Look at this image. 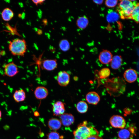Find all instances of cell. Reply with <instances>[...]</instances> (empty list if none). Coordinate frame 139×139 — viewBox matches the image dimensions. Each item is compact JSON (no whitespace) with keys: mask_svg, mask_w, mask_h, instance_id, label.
Wrapping results in <instances>:
<instances>
[{"mask_svg":"<svg viewBox=\"0 0 139 139\" xmlns=\"http://www.w3.org/2000/svg\"><path fill=\"white\" fill-rule=\"evenodd\" d=\"M136 3L130 0L120 1L117 11L121 19H131V14Z\"/></svg>","mask_w":139,"mask_h":139,"instance_id":"cell-3","label":"cell"},{"mask_svg":"<svg viewBox=\"0 0 139 139\" xmlns=\"http://www.w3.org/2000/svg\"><path fill=\"white\" fill-rule=\"evenodd\" d=\"M34 93L37 99L42 100L47 97L48 94V89L45 87L39 86L36 88Z\"/></svg>","mask_w":139,"mask_h":139,"instance_id":"cell-13","label":"cell"},{"mask_svg":"<svg viewBox=\"0 0 139 139\" xmlns=\"http://www.w3.org/2000/svg\"><path fill=\"white\" fill-rule=\"evenodd\" d=\"M110 74V71L108 68H104L101 69L98 72L99 78L101 79H105L108 77Z\"/></svg>","mask_w":139,"mask_h":139,"instance_id":"cell-23","label":"cell"},{"mask_svg":"<svg viewBox=\"0 0 139 139\" xmlns=\"http://www.w3.org/2000/svg\"><path fill=\"white\" fill-rule=\"evenodd\" d=\"M8 48L12 55L24 56L27 51V43L24 39H15L9 41Z\"/></svg>","mask_w":139,"mask_h":139,"instance_id":"cell-2","label":"cell"},{"mask_svg":"<svg viewBox=\"0 0 139 139\" xmlns=\"http://www.w3.org/2000/svg\"><path fill=\"white\" fill-rule=\"evenodd\" d=\"M132 133L129 129L123 128L119 131L118 135L119 138L121 139H128L132 137Z\"/></svg>","mask_w":139,"mask_h":139,"instance_id":"cell-21","label":"cell"},{"mask_svg":"<svg viewBox=\"0 0 139 139\" xmlns=\"http://www.w3.org/2000/svg\"><path fill=\"white\" fill-rule=\"evenodd\" d=\"M52 108L53 115L56 116H60L65 111L64 103L60 101L54 103Z\"/></svg>","mask_w":139,"mask_h":139,"instance_id":"cell-9","label":"cell"},{"mask_svg":"<svg viewBox=\"0 0 139 139\" xmlns=\"http://www.w3.org/2000/svg\"><path fill=\"white\" fill-rule=\"evenodd\" d=\"M45 0H32L33 3L37 6H38V4H43Z\"/></svg>","mask_w":139,"mask_h":139,"instance_id":"cell-27","label":"cell"},{"mask_svg":"<svg viewBox=\"0 0 139 139\" xmlns=\"http://www.w3.org/2000/svg\"><path fill=\"white\" fill-rule=\"evenodd\" d=\"M123 77L126 81L128 83H132L137 80L138 74L135 70L129 68L125 71L123 74Z\"/></svg>","mask_w":139,"mask_h":139,"instance_id":"cell-7","label":"cell"},{"mask_svg":"<svg viewBox=\"0 0 139 139\" xmlns=\"http://www.w3.org/2000/svg\"><path fill=\"white\" fill-rule=\"evenodd\" d=\"M123 59L121 56L115 55L113 57L110 63V66L113 69L117 70L121 67Z\"/></svg>","mask_w":139,"mask_h":139,"instance_id":"cell-14","label":"cell"},{"mask_svg":"<svg viewBox=\"0 0 139 139\" xmlns=\"http://www.w3.org/2000/svg\"><path fill=\"white\" fill-rule=\"evenodd\" d=\"M60 120L62 124L64 126L68 127L74 123L75 119L71 114L64 113L60 116Z\"/></svg>","mask_w":139,"mask_h":139,"instance_id":"cell-10","label":"cell"},{"mask_svg":"<svg viewBox=\"0 0 139 139\" xmlns=\"http://www.w3.org/2000/svg\"><path fill=\"white\" fill-rule=\"evenodd\" d=\"M47 139H62L63 136H60L59 134L55 131H53L49 133L47 135Z\"/></svg>","mask_w":139,"mask_h":139,"instance_id":"cell-25","label":"cell"},{"mask_svg":"<svg viewBox=\"0 0 139 139\" xmlns=\"http://www.w3.org/2000/svg\"><path fill=\"white\" fill-rule=\"evenodd\" d=\"M59 46L60 49L63 51H67L70 48V45L69 41L66 39L61 40L59 42Z\"/></svg>","mask_w":139,"mask_h":139,"instance_id":"cell-22","label":"cell"},{"mask_svg":"<svg viewBox=\"0 0 139 139\" xmlns=\"http://www.w3.org/2000/svg\"><path fill=\"white\" fill-rule=\"evenodd\" d=\"M13 97L15 101L16 102H22L24 101L25 99V93L23 89L16 90L14 92Z\"/></svg>","mask_w":139,"mask_h":139,"instance_id":"cell-16","label":"cell"},{"mask_svg":"<svg viewBox=\"0 0 139 139\" xmlns=\"http://www.w3.org/2000/svg\"><path fill=\"white\" fill-rule=\"evenodd\" d=\"M42 67L48 71L55 70L57 67V63L56 59L44 60L42 61Z\"/></svg>","mask_w":139,"mask_h":139,"instance_id":"cell-11","label":"cell"},{"mask_svg":"<svg viewBox=\"0 0 139 139\" xmlns=\"http://www.w3.org/2000/svg\"><path fill=\"white\" fill-rule=\"evenodd\" d=\"M70 79L69 74L65 71L59 72L58 73L57 78L58 84L62 86H67L70 82Z\"/></svg>","mask_w":139,"mask_h":139,"instance_id":"cell-6","label":"cell"},{"mask_svg":"<svg viewBox=\"0 0 139 139\" xmlns=\"http://www.w3.org/2000/svg\"><path fill=\"white\" fill-rule=\"evenodd\" d=\"M89 22L88 18L86 16H84L79 17L77 19L76 24L79 28L83 29L87 26Z\"/></svg>","mask_w":139,"mask_h":139,"instance_id":"cell-17","label":"cell"},{"mask_svg":"<svg viewBox=\"0 0 139 139\" xmlns=\"http://www.w3.org/2000/svg\"><path fill=\"white\" fill-rule=\"evenodd\" d=\"M2 17L3 20L5 21H10L14 16V14L11 10L8 8L4 9L3 11Z\"/></svg>","mask_w":139,"mask_h":139,"instance_id":"cell-18","label":"cell"},{"mask_svg":"<svg viewBox=\"0 0 139 139\" xmlns=\"http://www.w3.org/2000/svg\"><path fill=\"white\" fill-rule=\"evenodd\" d=\"M1 115H2L1 112V111L0 110V119H1Z\"/></svg>","mask_w":139,"mask_h":139,"instance_id":"cell-30","label":"cell"},{"mask_svg":"<svg viewBox=\"0 0 139 139\" xmlns=\"http://www.w3.org/2000/svg\"><path fill=\"white\" fill-rule=\"evenodd\" d=\"M113 57L111 52L107 50H103L99 55V59L100 62L103 64L110 63Z\"/></svg>","mask_w":139,"mask_h":139,"instance_id":"cell-8","label":"cell"},{"mask_svg":"<svg viewBox=\"0 0 139 139\" xmlns=\"http://www.w3.org/2000/svg\"><path fill=\"white\" fill-rule=\"evenodd\" d=\"M117 139H121L120 138H117Z\"/></svg>","mask_w":139,"mask_h":139,"instance_id":"cell-32","label":"cell"},{"mask_svg":"<svg viewBox=\"0 0 139 139\" xmlns=\"http://www.w3.org/2000/svg\"><path fill=\"white\" fill-rule=\"evenodd\" d=\"M87 121H85L79 124L73 132V139H87L89 136L98 135L99 132L94 127L88 126Z\"/></svg>","mask_w":139,"mask_h":139,"instance_id":"cell-1","label":"cell"},{"mask_svg":"<svg viewBox=\"0 0 139 139\" xmlns=\"http://www.w3.org/2000/svg\"><path fill=\"white\" fill-rule=\"evenodd\" d=\"M76 108L77 111L79 112L82 114L87 112L88 109V106L85 102L80 101L77 103Z\"/></svg>","mask_w":139,"mask_h":139,"instance_id":"cell-20","label":"cell"},{"mask_svg":"<svg viewBox=\"0 0 139 139\" xmlns=\"http://www.w3.org/2000/svg\"><path fill=\"white\" fill-rule=\"evenodd\" d=\"M109 123L115 128L123 129L126 126V121L122 116L116 115L112 116L110 118Z\"/></svg>","mask_w":139,"mask_h":139,"instance_id":"cell-4","label":"cell"},{"mask_svg":"<svg viewBox=\"0 0 139 139\" xmlns=\"http://www.w3.org/2000/svg\"><path fill=\"white\" fill-rule=\"evenodd\" d=\"M87 139H103L102 138L98 135H93L89 137Z\"/></svg>","mask_w":139,"mask_h":139,"instance_id":"cell-28","label":"cell"},{"mask_svg":"<svg viewBox=\"0 0 139 139\" xmlns=\"http://www.w3.org/2000/svg\"><path fill=\"white\" fill-rule=\"evenodd\" d=\"M131 19L137 23H139V2L136 3L135 5Z\"/></svg>","mask_w":139,"mask_h":139,"instance_id":"cell-19","label":"cell"},{"mask_svg":"<svg viewBox=\"0 0 139 139\" xmlns=\"http://www.w3.org/2000/svg\"><path fill=\"white\" fill-rule=\"evenodd\" d=\"M118 1L116 0H107L105 1V5L109 8L115 7L117 4Z\"/></svg>","mask_w":139,"mask_h":139,"instance_id":"cell-26","label":"cell"},{"mask_svg":"<svg viewBox=\"0 0 139 139\" xmlns=\"http://www.w3.org/2000/svg\"><path fill=\"white\" fill-rule=\"evenodd\" d=\"M118 15L116 12L111 11L107 14V21L109 22L115 21L118 18Z\"/></svg>","mask_w":139,"mask_h":139,"instance_id":"cell-24","label":"cell"},{"mask_svg":"<svg viewBox=\"0 0 139 139\" xmlns=\"http://www.w3.org/2000/svg\"><path fill=\"white\" fill-rule=\"evenodd\" d=\"M93 2L95 4L100 5L102 4L103 2V0H93Z\"/></svg>","mask_w":139,"mask_h":139,"instance_id":"cell-29","label":"cell"},{"mask_svg":"<svg viewBox=\"0 0 139 139\" xmlns=\"http://www.w3.org/2000/svg\"><path fill=\"white\" fill-rule=\"evenodd\" d=\"M19 72L16 65L13 62L9 63L4 66V73L5 75L10 77L15 75Z\"/></svg>","mask_w":139,"mask_h":139,"instance_id":"cell-5","label":"cell"},{"mask_svg":"<svg viewBox=\"0 0 139 139\" xmlns=\"http://www.w3.org/2000/svg\"><path fill=\"white\" fill-rule=\"evenodd\" d=\"M86 100L89 103L94 105L98 104L100 100L99 94L95 91H90L86 95Z\"/></svg>","mask_w":139,"mask_h":139,"instance_id":"cell-12","label":"cell"},{"mask_svg":"<svg viewBox=\"0 0 139 139\" xmlns=\"http://www.w3.org/2000/svg\"><path fill=\"white\" fill-rule=\"evenodd\" d=\"M1 54H0V58L1 57Z\"/></svg>","mask_w":139,"mask_h":139,"instance_id":"cell-31","label":"cell"},{"mask_svg":"<svg viewBox=\"0 0 139 139\" xmlns=\"http://www.w3.org/2000/svg\"><path fill=\"white\" fill-rule=\"evenodd\" d=\"M48 126L51 130L54 131L59 129L62 126V123L59 119L55 118L50 119L48 122Z\"/></svg>","mask_w":139,"mask_h":139,"instance_id":"cell-15","label":"cell"}]
</instances>
